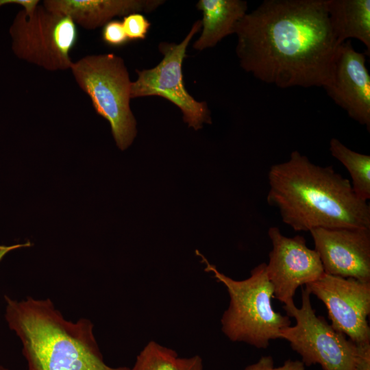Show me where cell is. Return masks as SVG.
<instances>
[{
    "label": "cell",
    "mask_w": 370,
    "mask_h": 370,
    "mask_svg": "<svg viewBox=\"0 0 370 370\" xmlns=\"http://www.w3.org/2000/svg\"><path fill=\"white\" fill-rule=\"evenodd\" d=\"M164 0H45L48 10L70 17L82 27L92 30L103 27L116 16L150 13L164 3Z\"/></svg>",
    "instance_id": "4fadbf2b"
},
{
    "label": "cell",
    "mask_w": 370,
    "mask_h": 370,
    "mask_svg": "<svg viewBox=\"0 0 370 370\" xmlns=\"http://www.w3.org/2000/svg\"><path fill=\"white\" fill-rule=\"evenodd\" d=\"M186 359L180 357L175 350L150 341L127 370H184Z\"/></svg>",
    "instance_id": "e0dca14e"
},
{
    "label": "cell",
    "mask_w": 370,
    "mask_h": 370,
    "mask_svg": "<svg viewBox=\"0 0 370 370\" xmlns=\"http://www.w3.org/2000/svg\"><path fill=\"white\" fill-rule=\"evenodd\" d=\"M38 0H0V6L4 4L15 3L22 6L23 9L30 11L38 5Z\"/></svg>",
    "instance_id": "7402d4cb"
},
{
    "label": "cell",
    "mask_w": 370,
    "mask_h": 370,
    "mask_svg": "<svg viewBox=\"0 0 370 370\" xmlns=\"http://www.w3.org/2000/svg\"><path fill=\"white\" fill-rule=\"evenodd\" d=\"M328 95L347 114L370 130V75L366 56L347 40L336 49Z\"/></svg>",
    "instance_id": "7c38bea8"
},
{
    "label": "cell",
    "mask_w": 370,
    "mask_h": 370,
    "mask_svg": "<svg viewBox=\"0 0 370 370\" xmlns=\"http://www.w3.org/2000/svg\"><path fill=\"white\" fill-rule=\"evenodd\" d=\"M4 297L5 317L22 343L28 370L128 369L106 364L89 319L66 320L49 299Z\"/></svg>",
    "instance_id": "3957f363"
},
{
    "label": "cell",
    "mask_w": 370,
    "mask_h": 370,
    "mask_svg": "<svg viewBox=\"0 0 370 370\" xmlns=\"http://www.w3.org/2000/svg\"><path fill=\"white\" fill-rule=\"evenodd\" d=\"M268 236L272 249L266 269L274 297L284 305L294 304L293 297L299 286L323 275L321 260L317 251L306 245L302 236H285L278 227H271Z\"/></svg>",
    "instance_id": "30bf717a"
},
{
    "label": "cell",
    "mask_w": 370,
    "mask_h": 370,
    "mask_svg": "<svg viewBox=\"0 0 370 370\" xmlns=\"http://www.w3.org/2000/svg\"><path fill=\"white\" fill-rule=\"evenodd\" d=\"M334 37L339 46L349 38L360 41L370 53V0H326Z\"/></svg>",
    "instance_id": "9a60e30c"
},
{
    "label": "cell",
    "mask_w": 370,
    "mask_h": 370,
    "mask_svg": "<svg viewBox=\"0 0 370 370\" xmlns=\"http://www.w3.org/2000/svg\"><path fill=\"white\" fill-rule=\"evenodd\" d=\"M32 245L30 242H27L23 244H16L10 246L1 245H0V262L3 258L10 251L14 249H16L21 247H29Z\"/></svg>",
    "instance_id": "d4e9b609"
},
{
    "label": "cell",
    "mask_w": 370,
    "mask_h": 370,
    "mask_svg": "<svg viewBox=\"0 0 370 370\" xmlns=\"http://www.w3.org/2000/svg\"><path fill=\"white\" fill-rule=\"evenodd\" d=\"M330 151L348 171L354 192L367 201L370 199V156L349 149L336 138L330 141Z\"/></svg>",
    "instance_id": "2e32d148"
},
{
    "label": "cell",
    "mask_w": 370,
    "mask_h": 370,
    "mask_svg": "<svg viewBox=\"0 0 370 370\" xmlns=\"http://www.w3.org/2000/svg\"><path fill=\"white\" fill-rule=\"evenodd\" d=\"M204 270L227 289L230 301L221 319V330L231 341L243 342L266 349L270 341L280 339V330L291 325L288 315L276 312L272 306L273 290L267 275V263L251 271L250 276L236 280L220 272L198 250Z\"/></svg>",
    "instance_id": "277c9868"
},
{
    "label": "cell",
    "mask_w": 370,
    "mask_h": 370,
    "mask_svg": "<svg viewBox=\"0 0 370 370\" xmlns=\"http://www.w3.org/2000/svg\"><path fill=\"white\" fill-rule=\"evenodd\" d=\"M201 28V20H197L180 43L160 42L161 61L153 68L136 69L138 77L132 82L130 91L131 99L156 96L167 99L181 110L184 122L195 131L205 123L212 124L210 110L206 101L196 100L185 88L182 64L189 43Z\"/></svg>",
    "instance_id": "ba28073f"
},
{
    "label": "cell",
    "mask_w": 370,
    "mask_h": 370,
    "mask_svg": "<svg viewBox=\"0 0 370 370\" xmlns=\"http://www.w3.org/2000/svg\"><path fill=\"white\" fill-rule=\"evenodd\" d=\"M310 233L324 273L370 282V229L315 228Z\"/></svg>",
    "instance_id": "8fae6325"
},
{
    "label": "cell",
    "mask_w": 370,
    "mask_h": 370,
    "mask_svg": "<svg viewBox=\"0 0 370 370\" xmlns=\"http://www.w3.org/2000/svg\"><path fill=\"white\" fill-rule=\"evenodd\" d=\"M267 203L296 232L315 228L370 229V206L354 192L350 181L331 166L312 163L298 151L268 172Z\"/></svg>",
    "instance_id": "7a4b0ae2"
},
{
    "label": "cell",
    "mask_w": 370,
    "mask_h": 370,
    "mask_svg": "<svg viewBox=\"0 0 370 370\" xmlns=\"http://www.w3.org/2000/svg\"><path fill=\"white\" fill-rule=\"evenodd\" d=\"M306 289L325 304L334 329L355 343L370 341V282L324 273Z\"/></svg>",
    "instance_id": "9c48e42d"
},
{
    "label": "cell",
    "mask_w": 370,
    "mask_h": 370,
    "mask_svg": "<svg viewBox=\"0 0 370 370\" xmlns=\"http://www.w3.org/2000/svg\"><path fill=\"white\" fill-rule=\"evenodd\" d=\"M195 6L202 13L201 33L193 44L197 51L214 47L225 37L234 34L248 9L247 2L243 0H199Z\"/></svg>",
    "instance_id": "5bb4252c"
},
{
    "label": "cell",
    "mask_w": 370,
    "mask_h": 370,
    "mask_svg": "<svg viewBox=\"0 0 370 370\" xmlns=\"http://www.w3.org/2000/svg\"><path fill=\"white\" fill-rule=\"evenodd\" d=\"M356 347L353 370H370V341L356 343Z\"/></svg>",
    "instance_id": "ffe728a7"
},
{
    "label": "cell",
    "mask_w": 370,
    "mask_h": 370,
    "mask_svg": "<svg viewBox=\"0 0 370 370\" xmlns=\"http://www.w3.org/2000/svg\"><path fill=\"white\" fill-rule=\"evenodd\" d=\"M287 315L296 324L280 330V339L301 356L308 367L319 364L323 370H353L356 343L336 331L321 316H317L310 301V293L301 288V305H284Z\"/></svg>",
    "instance_id": "52a82bcc"
},
{
    "label": "cell",
    "mask_w": 370,
    "mask_h": 370,
    "mask_svg": "<svg viewBox=\"0 0 370 370\" xmlns=\"http://www.w3.org/2000/svg\"><path fill=\"white\" fill-rule=\"evenodd\" d=\"M122 23L130 41L145 39L151 27L147 18L142 13L138 12L125 16Z\"/></svg>",
    "instance_id": "ac0fdd59"
},
{
    "label": "cell",
    "mask_w": 370,
    "mask_h": 370,
    "mask_svg": "<svg viewBox=\"0 0 370 370\" xmlns=\"http://www.w3.org/2000/svg\"><path fill=\"white\" fill-rule=\"evenodd\" d=\"M274 367L271 356H262L257 362L246 367L244 370H271Z\"/></svg>",
    "instance_id": "44dd1931"
},
{
    "label": "cell",
    "mask_w": 370,
    "mask_h": 370,
    "mask_svg": "<svg viewBox=\"0 0 370 370\" xmlns=\"http://www.w3.org/2000/svg\"><path fill=\"white\" fill-rule=\"evenodd\" d=\"M0 370H10V369H8V368L2 366V365H0Z\"/></svg>",
    "instance_id": "484cf974"
},
{
    "label": "cell",
    "mask_w": 370,
    "mask_h": 370,
    "mask_svg": "<svg viewBox=\"0 0 370 370\" xmlns=\"http://www.w3.org/2000/svg\"><path fill=\"white\" fill-rule=\"evenodd\" d=\"M101 38L106 45L113 47L123 46L130 41L122 21L119 20H112L103 26Z\"/></svg>",
    "instance_id": "d6986e66"
},
{
    "label": "cell",
    "mask_w": 370,
    "mask_h": 370,
    "mask_svg": "<svg viewBox=\"0 0 370 370\" xmlns=\"http://www.w3.org/2000/svg\"><path fill=\"white\" fill-rule=\"evenodd\" d=\"M10 34L18 58L50 71L70 69V53L78 39L77 25L70 17L37 5L16 14Z\"/></svg>",
    "instance_id": "8992f818"
},
{
    "label": "cell",
    "mask_w": 370,
    "mask_h": 370,
    "mask_svg": "<svg viewBox=\"0 0 370 370\" xmlns=\"http://www.w3.org/2000/svg\"><path fill=\"white\" fill-rule=\"evenodd\" d=\"M241 67L282 88L325 87L335 53L326 0H265L238 23Z\"/></svg>",
    "instance_id": "6da1fadb"
},
{
    "label": "cell",
    "mask_w": 370,
    "mask_h": 370,
    "mask_svg": "<svg viewBox=\"0 0 370 370\" xmlns=\"http://www.w3.org/2000/svg\"><path fill=\"white\" fill-rule=\"evenodd\" d=\"M271 370H305V365L301 360L289 359L280 367H273Z\"/></svg>",
    "instance_id": "603a6c76"
},
{
    "label": "cell",
    "mask_w": 370,
    "mask_h": 370,
    "mask_svg": "<svg viewBox=\"0 0 370 370\" xmlns=\"http://www.w3.org/2000/svg\"><path fill=\"white\" fill-rule=\"evenodd\" d=\"M203 361L201 356L195 355L188 357L184 370H203Z\"/></svg>",
    "instance_id": "cb8c5ba5"
},
{
    "label": "cell",
    "mask_w": 370,
    "mask_h": 370,
    "mask_svg": "<svg viewBox=\"0 0 370 370\" xmlns=\"http://www.w3.org/2000/svg\"><path fill=\"white\" fill-rule=\"evenodd\" d=\"M99 115L107 120L116 146L128 148L137 135L130 106L132 81L123 59L114 53L84 56L70 68Z\"/></svg>",
    "instance_id": "5b68a950"
}]
</instances>
